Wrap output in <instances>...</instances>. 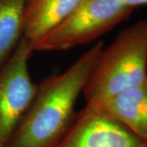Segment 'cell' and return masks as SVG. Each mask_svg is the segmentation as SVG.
<instances>
[{
    "label": "cell",
    "instance_id": "obj_4",
    "mask_svg": "<svg viewBox=\"0 0 147 147\" xmlns=\"http://www.w3.org/2000/svg\"><path fill=\"white\" fill-rule=\"evenodd\" d=\"M33 45L25 38L0 68V147H7L35 92L29 69Z\"/></svg>",
    "mask_w": 147,
    "mask_h": 147
},
{
    "label": "cell",
    "instance_id": "obj_9",
    "mask_svg": "<svg viewBox=\"0 0 147 147\" xmlns=\"http://www.w3.org/2000/svg\"><path fill=\"white\" fill-rule=\"evenodd\" d=\"M122 3L127 7L135 9L140 6L147 5V0H121Z\"/></svg>",
    "mask_w": 147,
    "mask_h": 147
},
{
    "label": "cell",
    "instance_id": "obj_2",
    "mask_svg": "<svg viewBox=\"0 0 147 147\" xmlns=\"http://www.w3.org/2000/svg\"><path fill=\"white\" fill-rule=\"evenodd\" d=\"M147 79V19L123 29L100 53L84 86L87 104H96Z\"/></svg>",
    "mask_w": 147,
    "mask_h": 147
},
{
    "label": "cell",
    "instance_id": "obj_6",
    "mask_svg": "<svg viewBox=\"0 0 147 147\" xmlns=\"http://www.w3.org/2000/svg\"><path fill=\"white\" fill-rule=\"evenodd\" d=\"M147 141V79L96 104H88Z\"/></svg>",
    "mask_w": 147,
    "mask_h": 147
},
{
    "label": "cell",
    "instance_id": "obj_7",
    "mask_svg": "<svg viewBox=\"0 0 147 147\" xmlns=\"http://www.w3.org/2000/svg\"><path fill=\"white\" fill-rule=\"evenodd\" d=\"M84 0H26L23 38L34 45L66 19Z\"/></svg>",
    "mask_w": 147,
    "mask_h": 147
},
{
    "label": "cell",
    "instance_id": "obj_3",
    "mask_svg": "<svg viewBox=\"0 0 147 147\" xmlns=\"http://www.w3.org/2000/svg\"><path fill=\"white\" fill-rule=\"evenodd\" d=\"M133 10L121 0H84L66 19L33 45L34 51H65L89 43L127 20Z\"/></svg>",
    "mask_w": 147,
    "mask_h": 147
},
{
    "label": "cell",
    "instance_id": "obj_8",
    "mask_svg": "<svg viewBox=\"0 0 147 147\" xmlns=\"http://www.w3.org/2000/svg\"><path fill=\"white\" fill-rule=\"evenodd\" d=\"M26 0H0V68L9 60L23 38Z\"/></svg>",
    "mask_w": 147,
    "mask_h": 147
},
{
    "label": "cell",
    "instance_id": "obj_5",
    "mask_svg": "<svg viewBox=\"0 0 147 147\" xmlns=\"http://www.w3.org/2000/svg\"><path fill=\"white\" fill-rule=\"evenodd\" d=\"M57 147H147V141L86 104Z\"/></svg>",
    "mask_w": 147,
    "mask_h": 147
},
{
    "label": "cell",
    "instance_id": "obj_1",
    "mask_svg": "<svg viewBox=\"0 0 147 147\" xmlns=\"http://www.w3.org/2000/svg\"><path fill=\"white\" fill-rule=\"evenodd\" d=\"M104 48L98 41L67 69L43 79L7 147H57L70 129L79 95Z\"/></svg>",
    "mask_w": 147,
    "mask_h": 147
}]
</instances>
